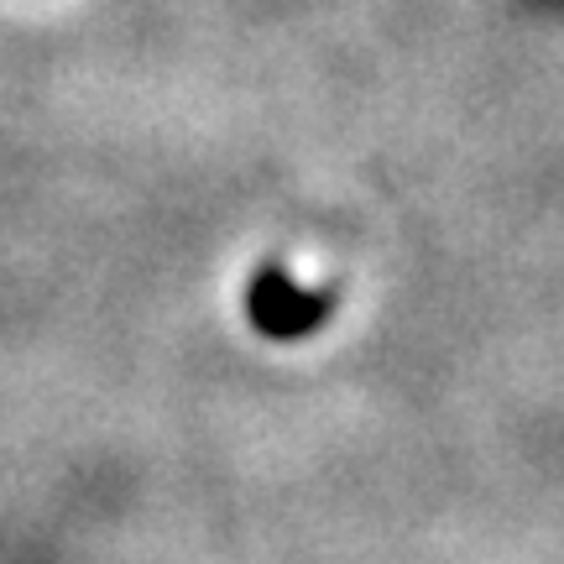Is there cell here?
I'll list each match as a JSON object with an SVG mask.
<instances>
[{
  "instance_id": "1",
  "label": "cell",
  "mask_w": 564,
  "mask_h": 564,
  "mask_svg": "<svg viewBox=\"0 0 564 564\" xmlns=\"http://www.w3.org/2000/svg\"><path fill=\"white\" fill-rule=\"evenodd\" d=\"M329 308H335L329 293H303V288L282 278L278 267H267L257 288H251V324L272 340H299L308 329H319L329 319Z\"/></svg>"
}]
</instances>
